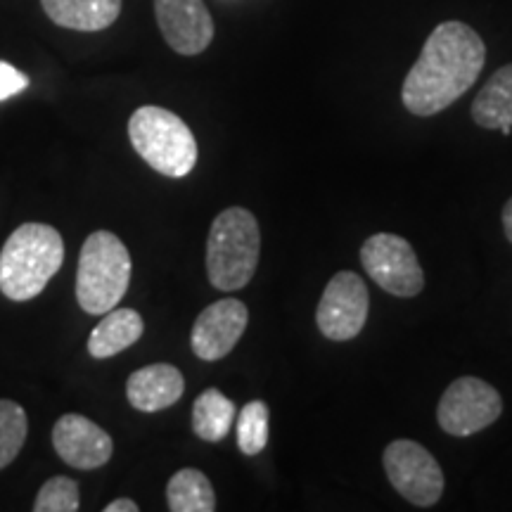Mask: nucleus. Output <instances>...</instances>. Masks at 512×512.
<instances>
[{
    "label": "nucleus",
    "mask_w": 512,
    "mask_h": 512,
    "mask_svg": "<svg viewBox=\"0 0 512 512\" xmlns=\"http://www.w3.org/2000/svg\"><path fill=\"white\" fill-rule=\"evenodd\" d=\"M486 62V46L463 22H444L432 31L401 86V100L415 117H432L475 86Z\"/></svg>",
    "instance_id": "f257e3e1"
},
{
    "label": "nucleus",
    "mask_w": 512,
    "mask_h": 512,
    "mask_svg": "<svg viewBox=\"0 0 512 512\" xmlns=\"http://www.w3.org/2000/svg\"><path fill=\"white\" fill-rule=\"evenodd\" d=\"M62 261V235L48 223H24L0 252V292L12 302H29L46 290Z\"/></svg>",
    "instance_id": "f03ea898"
},
{
    "label": "nucleus",
    "mask_w": 512,
    "mask_h": 512,
    "mask_svg": "<svg viewBox=\"0 0 512 512\" xmlns=\"http://www.w3.org/2000/svg\"><path fill=\"white\" fill-rule=\"evenodd\" d=\"M261 230L252 211L223 209L209 228L207 275L221 292L242 290L259 266Z\"/></svg>",
    "instance_id": "7ed1b4c3"
},
{
    "label": "nucleus",
    "mask_w": 512,
    "mask_h": 512,
    "mask_svg": "<svg viewBox=\"0 0 512 512\" xmlns=\"http://www.w3.org/2000/svg\"><path fill=\"white\" fill-rule=\"evenodd\" d=\"M131 283V254L110 230H95L81 247L76 299L86 313L100 316L119 306Z\"/></svg>",
    "instance_id": "20e7f679"
},
{
    "label": "nucleus",
    "mask_w": 512,
    "mask_h": 512,
    "mask_svg": "<svg viewBox=\"0 0 512 512\" xmlns=\"http://www.w3.org/2000/svg\"><path fill=\"white\" fill-rule=\"evenodd\" d=\"M133 150L157 174L169 178L188 176L197 164V140L178 114L157 105H145L128 119Z\"/></svg>",
    "instance_id": "39448f33"
},
{
    "label": "nucleus",
    "mask_w": 512,
    "mask_h": 512,
    "mask_svg": "<svg viewBox=\"0 0 512 512\" xmlns=\"http://www.w3.org/2000/svg\"><path fill=\"white\" fill-rule=\"evenodd\" d=\"M384 472L399 496L418 508H432L444 494V472L437 458L413 439H396L384 448Z\"/></svg>",
    "instance_id": "423d86ee"
},
{
    "label": "nucleus",
    "mask_w": 512,
    "mask_h": 512,
    "mask_svg": "<svg viewBox=\"0 0 512 512\" xmlns=\"http://www.w3.org/2000/svg\"><path fill=\"white\" fill-rule=\"evenodd\" d=\"M503 399L479 377H458L448 384L437 408L439 427L451 437H472L501 418Z\"/></svg>",
    "instance_id": "0eeeda50"
},
{
    "label": "nucleus",
    "mask_w": 512,
    "mask_h": 512,
    "mask_svg": "<svg viewBox=\"0 0 512 512\" xmlns=\"http://www.w3.org/2000/svg\"><path fill=\"white\" fill-rule=\"evenodd\" d=\"M366 273L394 297H415L425 287V273L411 242L401 235L377 233L361 247Z\"/></svg>",
    "instance_id": "6e6552de"
},
{
    "label": "nucleus",
    "mask_w": 512,
    "mask_h": 512,
    "mask_svg": "<svg viewBox=\"0 0 512 512\" xmlns=\"http://www.w3.org/2000/svg\"><path fill=\"white\" fill-rule=\"evenodd\" d=\"M368 287L354 271H339L320 297L316 323L332 342H347L358 337L368 320Z\"/></svg>",
    "instance_id": "1a4fd4ad"
},
{
    "label": "nucleus",
    "mask_w": 512,
    "mask_h": 512,
    "mask_svg": "<svg viewBox=\"0 0 512 512\" xmlns=\"http://www.w3.org/2000/svg\"><path fill=\"white\" fill-rule=\"evenodd\" d=\"M249 323V311L245 302L235 297L219 299L209 304L195 325H192L190 344L197 358L202 361H221L235 349L240 337L245 335Z\"/></svg>",
    "instance_id": "9d476101"
},
{
    "label": "nucleus",
    "mask_w": 512,
    "mask_h": 512,
    "mask_svg": "<svg viewBox=\"0 0 512 512\" xmlns=\"http://www.w3.org/2000/svg\"><path fill=\"white\" fill-rule=\"evenodd\" d=\"M164 41L178 55H200L214 41V19L204 0H155Z\"/></svg>",
    "instance_id": "9b49d317"
},
{
    "label": "nucleus",
    "mask_w": 512,
    "mask_h": 512,
    "mask_svg": "<svg viewBox=\"0 0 512 512\" xmlns=\"http://www.w3.org/2000/svg\"><path fill=\"white\" fill-rule=\"evenodd\" d=\"M53 446L64 463L76 470H95L110 463L114 444L112 437L83 415L67 413L55 422Z\"/></svg>",
    "instance_id": "f8f14e48"
},
{
    "label": "nucleus",
    "mask_w": 512,
    "mask_h": 512,
    "mask_svg": "<svg viewBox=\"0 0 512 512\" xmlns=\"http://www.w3.org/2000/svg\"><path fill=\"white\" fill-rule=\"evenodd\" d=\"M185 392L183 373L169 363H152L128 377L126 399L136 411L157 413L181 401Z\"/></svg>",
    "instance_id": "ddd939ff"
},
{
    "label": "nucleus",
    "mask_w": 512,
    "mask_h": 512,
    "mask_svg": "<svg viewBox=\"0 0 512 512\" xmlns=\"http://www.w3.org/2000/svg\"><path fill=\"white\" fill-rule=\"evenodd\" d=\"M57 27L74 31H102L119 19L121 0H41Z\"/></svg>",
    "instance_id": "4468645a"
},
{
    "label": "nucleus",
    "mask_w": 512,
    "mask_h": 512,
    "mask_svg": "<svg viewBox=\"0 0 512 512\" xmlns=\"http://www.w3.org/2000/svg\"><path fill=\"white\" fill-rule=\"evenodd\" d=\"M145 323L138 311L117 309L105 313V318L95 325V330L88 337V354L93 358H110L121 351L133 347L143 337Z\"/></svg>",
    "instance_id": "2eb2a0df"
},
{
    "label": "nucleus",
    "mask_w": 512,
    "mask_h": 512,
    "mask_svg": "<svg viewBox=\"0 0 512 512\" xmlns=\"http://www.w3.org/2000/svg\"><path fill=\"white\" fill-rule=\"evenodd\" d=\"M472 119L489 131L512 128V62L491 74L472 102Z\"/></svg>",
    "instance_id": "dca6fc26"
},
{
    "label": "nucleus",
    "mask_w": 512,
    "mask_h": 512,
    "mask_svg": "<svg viewBox=\"0 0 512 512\" xmlns=\"http://www.w3.org/2000/svg\"><path fill=\"white\" fill-rule=\"evenodd\" d=\"M235 420V403L221 389H204L192 403V430L202 441L216 444L228 437Z\"/></svg>",
    "instance_id": "f3484780"
},
{
    "label": "nucleus",
    "mask_w": 512,
    "mask_h": 512,
    "mask_svg": "<svg viewBox=\"0 0 512 512\" xmlns=\"http://www.w3.org/2000/svg\"><path fill=\"white\" fill-rule=\"evenodd\" d=\"M166 501L174 512H214L216 494L209 477L195 467H183L166 486Z\"/></svg>",
    "instance_id": "a211bd4d"
},
{
    "label": "nucleus",
    "mask_w": 512,
    "mask_h": 512,
    "mask_svg": "<svg viewBox=\"0 0 512 512\" xmlns=\"http://www.w3.org/2000/svg\"><path fill=\"white\" fill-rule=\"evenodd\" d=\"M29 422L24 408L15 401L0 399V470L19 456L27 441Z\"/></svg>",
    "instance_id": "6ab92c4d"
},
{
    "label": "nucleus",
    "mask_w": 512,
    "mask_h": 512,
    "mask_svg": "<svg viewBox=\"0 0 512 512\" xmlns=\"http://www.w3.org/2000/svg\"><path fill=\"white\" fill-rule=\"evenodd\" d=\"M268 444L266 401H249L238 415V446L245 456H259Z\"/></svg>",
    "instance_id": "aec40b11"
},
{
    "label": "nucleus",
    "mask_w": 512,
    "mask_h": 512,
    "mask_svg": "<svg viewBox=\"0 0 512 512\" xmlns=\"http://www.w3.org/2000/svg\"><path fill=\"white\" fill-rule=\"evenodd\" d=\"M79 484L69 477H53L38 491L36 512H76L79 510Z\"/></svg>",
    "instance_id": "412c9836"
},
{
    "label": "nucleus",
    "mask_w": 512,
    "mask_h": 512,
    "mask_svg": "<svg viewBox=\"0 0 512 512\" xmlns=\"http://www.w3.org/2000/svg\"><path fill=\"white\" fill-rule=\"evenodd\" d=\"M27 86H29L27 74H22L8 62H0V102L12 98V95L22 93Z\"/></svg>",
    "instance_id": "4be33fe9"
},
{
    "label": "nucleus",
    "mask_w": 512,
    "mask_h": 512,
    "mask_svg": "<svg viewBox=\"0 0 512 512\" xmlns=\"http://www.w3.org/2000/svg\"><path fill=\"white\" fill-rule=\"evenodd\" d=\"M105 512H138V503H133L131 498H117L107 505Z\"/></svg>",
    "instance_id": "5701e85b"
},
{
    "label": "nucleus",
    "mask_w": 512,
    "mask_h": 512,
    "mask_svg": "<svg viewBox=\"0 0 512 512\" xmlns=\"http://www.w3.org/2000/svg\"><path fill=\"white\" fill-rule=\"evenodd\" d=\"M501 219H503V230H505V238H508V242L512 245V197L508 202H505V207H503V214H501Z\"/></svg>",
    "instance_id": "b1692460"
}]
</instances>
